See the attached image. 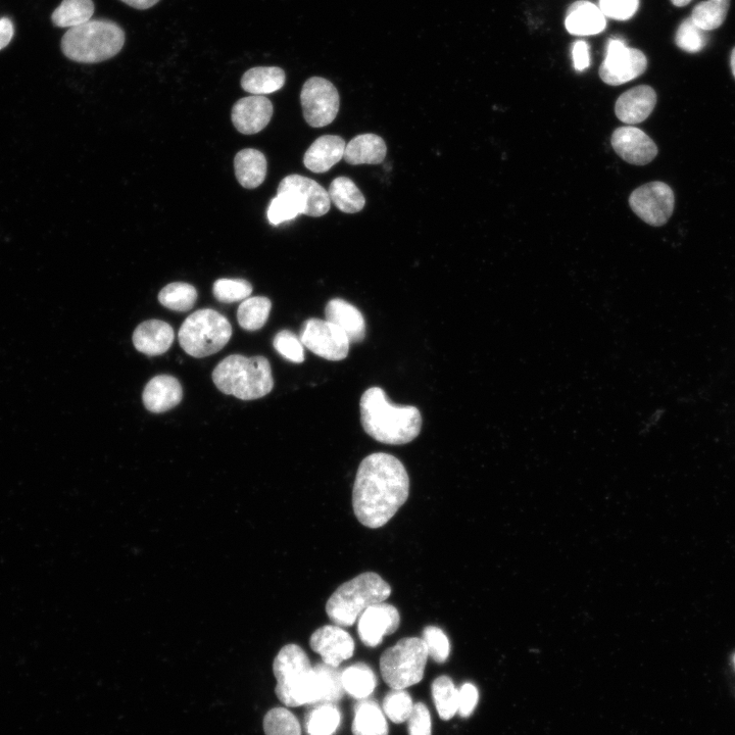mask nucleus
<instances>
[{"label":"nucleus","instance_id":"nucleus-1","mask_svg":"<svg viewBox=\"0 0 735 735\" xmlns=\"http://www.w3.org/2000/svg\"><path fill=\"white\" fill-rule=\"evenodd\" d=\"M409 495V474L398 458L377 453L362 461L353 489V508L364 526L377 529L386 525Z\"/></svg>","mask_w":735,"mask_h":735},{"label":"nucleus","instance_id":"nucleus-2","mask_svg":"<svg viewBox=\"0 0 735 735\" xmlns=\"http://www.w3.org/2000/svg\"><path fill=\"white\" fill-rule=\"evenodd\" d=\"M362 425L379 443L402 446L411 443L420 434L422 416L416 407L396 406L389 403L380 387L364 392L360 402Z\"/></svg>","mask_w":735,"mask_h":735},{"label":"nucleus","instance_id":"nucleus-3","mask_svg":"<svg viewBox=\"0 0 735 735\" xmlns=\"http://www.w3.org/2000/svg\"><path fill=\"white\" fill-rule=\"evenodd\" d=\"M390 595L391 587L380 575L365 572L337 588L326 613L334 625L351 627L368 608L384 603Z\"/></svg>","mask_w":735,"mask_h":735},{"label":"nucleus","instance_id":"nucleus-4","mask_svg":"<svg viewBox=\"0 0 735 735\" xmlns=\"http://www.w3.org/2000/svg\"><path fill=\"white\" fill-rule=\"evenodd\" d=\"M125 44V32L110 20H90L70 28L62 39V51L71 61L96 64L117 56Z\"/></svg>","mask_w":735,"mask_h":735},{"label":"nucleus","instance_id":"nucleus-5","mask_svg":"<svg viewBox=\"0 0 735 735\" xmlns=\"http://www.w3.org/2000/svg\"><path fill=\"white\" fill-rule=\"evenodd\" d=\"M213 381L223 394L242 401L264 398L274 387L271 365L260 356L227 357L215 368Z\"/></svg>","mask_w":735,"mask_h":735},{"label":"nucleus","instance_id":"nucleus-6","mask_svg":"<svg viewBox=\"0 0 735 735\" xmlns=\"http://www.w3.org/2000/svg\"><path fill=\"white\" fill-rule=\"evenodd\" d=\"M273 671L276 696L282 704L296 708L316 703L314 667L300 646L283 647L274 660Z\"/></svg>","mask_w":735,"mask_h":735},{"label":"nucleus","instance_id":"nucleus-7","mask_svg":"<svg viewBox=\"0 0 735 735\" xmlns=\"http://www.w3.org/2000/svg\"><path fill=\"white\" fill-rule=\"evenodd\" d=\"M232 336L228 319L211 309L191 314L179 331L181 348L191 357L206 358L220 352Z\"/></svg>","mask_w":735,"mask_h":735},{"label":"nucleus","instance_id":"nucleus-8","mask_svg":"<svg viewBox=\"0 0 735 735\" xmlns=\"http://www.w3.org/2000/svg\"><path fill=\"white\" fill-rule=\"evenodd\" d=\"M428 657L421 637H406L382 654V678L392 690H405L422 680Z\"/></svg>","mask_w":735,"mask_h":735},{"label":"nucleus","instance_id":"nucleus-9","mask_svg":"<svg viewBox=\"0 0 735 735\" xmlns=\"http://www.w3.org/2000/svg\"><path fill=\"white\" fill-rule=\"evenodd\" d=\"M647 68V57L640 49L627 47L620 39H610L600 77L608 85L619 86L639 78Z\"/></svg>","mask_w":735,"mask_h":735},{"label":"nucleus","instance_id":"nucleus-10","mask_svg":"<svg viewBox=\"0 0 735 735\" xmlns=\"http://www.w3.org/2000/svg\"><path fill=\"white\" fill-rule=\"evenodd\" d=\"M300 339L308 350L325 360H345L350 352L351 341L347 334L327 320L305 321Z\"/></svg>","mask_w":735,"mask_h":735},{"label":"nucleus","instance_id":"nucleus-11","mask_svg":"<svg viewBox=\"0 0 735 735\" xmlns=\"http://www.w3.org/2000/svg\"><path fill=\"white\" fill-rule=\"evenodd\" d=\"M629 205L634 214L644 222L660 227L673 214L675 195L669 185L655 181L635 189L630 195Z\"/></svg>","mask_w":735,"mask_h":735},{"label":"nucleus","instance_id":"nucleus-12","mask_svg":"<svg viewBox=\"0 0 735 735\" xmlns=\"http://www.w3.org/2000/svg\"><path fill=\"white\" fill-rule=\"evenodd\" d=\"M301 103L305 120L313 128L330 125L337 117L340 106L337 89L321 77H313L305 83Z\"/></svg>","mask_w":735,"mask_h":735},{"label":"nucleus","instance_id":"nucleus-13","mask_svg":"<svg viewBox=\"0 0 735 735\" xmlns=\"http://www.w3.org/2000/svg\"><path fill=\"white\" fill-rule=\"evenodd\" d=\"M312 650L322 657L323 663L339 667L354 656L355 642L352 635L337 625H325L311 636Z\"/></svg>","mask_w":735,"mask_h":735},{"label":"nucleus","instance_id":"nucleus-14","mask_svg":"<svg viewBox=\"0 0 735 735\" xmlns=\"http://www.w3.org/2000/svg\"><path fill=\"white\" fill-rule=\"evenodd\" d=\"M277 192L291 193L298 201L303 215L318 218L330 211L329 193L313 179L289 175L281 181Z\"/></svg>","mask_w":735,"mask_h":735},{"label":"nucleus","instance_id":"nucleus-15","mask_svg":"<svg viewBox=\"0 0 735 735\" xmlns=\"http://www.w3.org/2000/svg\"><path fill=\"white\" fill-rule=\"evenodd\" d=\"M611 143L616 154L635 166H646L658 155L653 139L639 128L620 127L612 134Z\"/></svg>","mask_w":735,"mask_h":735},{"label":"nucleus","instance_id":"nucleus-16","mask_svg":"<svg viewBox=\"0 0 735 735\" xmlns=\"http://www.w3.org/2000/svg\"><path fill=\"white\" fill-rule=\"evenodd\" d=\"M401 625L398 609L390 604L381 603L368 608L358 619V633L361 642L370 648L378 647L384 636L394 634Z\"/></svg>","mask_w":735,"mask_h":735},{"label":"nucleus","instance_id":"nucleus-17","mask_svg":"<svg viewBox=\"0 0 735 735\" xmlns=\"http://www.w3.org/2000/svg\"><path fill=\"white\" fill-rule=\"evenodd\" d=\"M273 116V105L267 97L253 95L241 98L232 110V122L237 131L253 135L264 130Z\"/></svg>","mask_w":735,"mask_h":735},{"label":"nucleus","instance_id":"nucleus-18","mask_svg":"<svg viewBox=\"0 0 735 735\" xmlns=\"http://www.w3.org/2000/svg\"><path fill=\"white\" fill-rule=\"evenodd\" d=\"M656 104V91L651 86L641 85L631 88L618 98L615 113L625 124H640L650 117Z\"/></svg>","mask_w":735,"mask_h":735},{"label":"nucleus","instance_id":"nucleus-19","mask_svg":"<svg viewBox=\"0 0 735 735\" xmlns=\"http://www.w3.org/2000/svg\"><path fill=\"white\" fill-rule=\"evenodd\" d=\"M175 338L172 326L161 320L141 323L133 333L135 349L147 356H161L168 352Z\"/></svg>","mask_w":735,"mask_h":735},{"label":"nucleus","instance_id":"nucleus-20","mask_svg":"<svg viewBox=\"0 0 735 735\" xmlns=\"http://www.w3.org/2000/svg\"><path fill=\"white\" fill-rule=\"evenodd\" d=\"M183 398L179 380L170 375L153 378L144 388L143 403L150 412L160 414L177 407Z\"/></svg>","mask_w":735,"mask_h":735},{"label":"nucleus","instance_id":"nucleus-21","mask_svg":"<svg viewBox=\"0 0 735 735\" xmlns=\"http://www.w3.org/2000/svg\"><path fill=\"white\" fill-rule=\"evenodd\" d=\"M346 147L345 140L340 136L319 137L305 154L304 164L311 172H328L345 157Z\"/></svg>","mask_w":735,"mask_h":735},{"label":"nucleus","instance_id":"nucleus-22","mask_svg":"<svg viewBox=\"0 0 735 735\" xmlns=\"http://www.w3.org/2000/svg\"><path fill=\"white\" fill-rule=\"evenodd\" d=\"M565 26L572 35L590 36L603 32L607 21L600 8L587 0H579L569 8Z\"/></svg>","mask_w":735,"mask_h":735},{"label":"nucleus","instance_id":"nucleus-23","mask_svg":"<svg viewBox=\"0 0 735 735\" xmlns=\"http://www.w3.org/2000/svg\"><path fill=\"white\" fill-rule=\"evenodd\" d=\"M325 316L327 321L347 334L351 343L362 342L365 339V319L360 310L347 301L341 299L331 300L326 306Z\"/></svg>","mask_w":735,"mask_h":735},{"label":"nucleus","instance_id":"nucleus-24","mask_svg":"<svg viewBox=\"0 0 735 735\" xmlns=\"http://www.w3.org/2000/svg\"><path fill=\"white\" fill-rule=\"evenodd\" d=\"M384 140L376 134H362L350 141L346 147L345 161L353 166L379 165L386 157Z\"/></svg>","mask_w":735,"mask_h":735},{"label":"nucleus","instance_id":"nucleus-25","mask_svg":"<svg viewBox=\"0 0 735 735\" xmlns=\"http://www.w3.org/2000/svg\"><path fill=\"white\" fill-rule=\"evenodd\" d=\"M234 168L241 186L255 189L264 183L268 164L266 157L260 151L245 149L236 155Z\"/></svg>","mask_w":735,"mask_h":735},{"label":"nucleus","instance_id":"nucleus-26","mask_svg":"<svg viewBox=\"0 0 735 735\" xmlns=\"http://www.w3.org/2000/svg\"><path fill=\"white\" fill-rule=\"evenodd\" d=\"M329 198L331 203L342 213H360L366 205L365 196L355 184L347 177H338L330 184Z\"/></svg>","mask_w":735,"mask_h":735},{"label":"nucleus","instance_id":"nucleus-27","mask_svg":"<svg viewBox=\"0 0 735 735\" xmlns=\"http://www.w3.org/2000/svg\"><path fill=\"white\" fill-rule=\"evenodd\" d=\"M286 81L285 72L278 67H257L245 73L241 86L253 95H266L280 90Z\"/></svg>","mask_w":735,"mask_h":735},{"label":"nucleus","instance_id":"nucleus-28","mask_svg":"<svg viewBox=\"0 0 735 735\" xmlns=\"http://www.w3.org/2000/svg\"><path fill=\"white\" fill-rule=\"evenodd\" d=\"M316 679V703H336L345 696L342 671L325 663L314 666Z\"/></svg>","mask_w":735,"mask_h":735},{"label":"nucleus","instance_id":"nucleus-29","mask_svg":"<svg viewBox=\"0 0 735 735\" xmlns=\"http://www.w3.org/2000/svg\"><path fill=\"white\" fill-rule=\"evenodd\" d=\"M354 735H388V725L379 705L364 700L356 706Z\"/></svg>","mask_w":735,"mask_h":735},{"label":"nucleus","instance_id":"nucleus-30","mask_svg":"<svg viewBox=\"0 0 735 735\" xmlns=\"http://www.w3.org/2000/svg\"><path fill=\"white\" fill-rule=\"evenodd\" d=\"M342 682L346 693L364 700L374 692L377 679L368 665L358 663L342 671Z\"/></svg>","mask_w":735,"mask_h":735},{"label":"nucleus","instance_id":"nucleus-31","mask_svg":"<svg viewBox=\"0 0 735 735\" xmlns=\"http://www.w3.org/2000/svg\"><path fill=\"white\" fill-rule=\"evenodd\" d=\"M94 14L92 0H63L52 15L55 26L73 28L89 22Z\"/></svg>","mask_w":735,"mask_h":735},{"label":"nucleus","instance_id":"nucleus-32","mask_svg":"<svg viewBox=\"0 0 735 735\" xmlns=\"http://www.w3.org/2000/svg\"><path fill=\"white\" fill-rule=\"evenodd\" d=\"M271 309L272 303L268 298H249L243 301L238 308V323L244 330H260L267 323Z\"/></svg>","mask_w":735,"mask_h":735},{"label":"nucleus","instance_id":"nucleus-33","mask_svg":"<svg viewBox=\"0 0 735 735\" xmlns=\"http://www.w3.org/2000/svg\"><path fill=\"white\" fill-rule=\"evenodd\" d=\"M432 697L441 719L450 720L458 712L459 691L450 677L440 676L434 680Z\"/></svg>","mask_w":735,"mask_h":735},{"label":"nucleus","instance_id":"nucleus-34","mask_svg":"<svg viewBox=\"0 0 735 735\" xmlns=\"http://www.w3.org/2000/svg\"><path fill=\"white\" fill-rule=\"evenodd\" d=\"M198 300V291L183 282H175L164 287L159 294L160 303L176 312L190 311Z\"/></svg>","mask_w":735,"mask_h":735},{"label":"nucleus","instance_id":"nucleus-35","mask_svg":"<svg viewBox=\"0 0 735 735\" xmlns=\"http://www.w3.org/2000/svg\"><path fill=\"white\" fill-rule=\"evenodd\" d=\"M729 6L730 0H707L695 7L691 18L704 31H712L724 23Z\"/></svg>","mask_w":735,"mask_h":735},{"label":"nucleus","instance_id":"nucleus-36","mask_svg":"<svg viewBox=\"0 0 735 735\" xmlns=\"http://www.w3.org/2000/svg\"><path fill=\"white\" fill-rule=\"evenodd\" d=\"M340 723V713L330 703L317 704L307 716V730L310 735H332Z\"/></svg>","mask_w":735,"mask_h":735},{"label":"nucleus","instance_id":"nucleus-37","mask_svg":"<svg viewBox=\"0 0 735 735\" xmlns=\"http://www.w3.org/2000/svg\"><path fill=\"white\" fill-rule=\"evenodd\" d=\"M264 731L266 735H302L299 720L285 708H275L267 713Z\"/></svg>","mask_w":735,"mask_h":735},{"label":"nucleus","instance_id":"nucleus-38","mask_svg":"<svg viewBox=\"0 0 735 735\" xmlns=\"http://www.w3.org/2000/svg\"><path fill=\"white\" fill-rule=\"evenodd\" d=\"M213 292L219 302L232 304L249 299L253 286L243 279H219L214 284Z\"/></svg>","mask_w":735,"mask_h":735},{"label":"nucleus","instance_id":"nucleus-39","mask_svg":"<svg viewBox=\"0 0 735 735\" xmlns=\"http://www.w3.org/2000/svg\"><path fill=\"white\" fill-rule=\"evenodd\" d=\"M706 31L698 27L692 18L684 20L675 36L676 45L682 49V51L690 54H697L707 44Z\"/></svg>","mask_w":735,"mask_h":735},{"label":"nucleus","instance_id":"nucleus-40","mask_svg":"<svg viewBox=\"0 0 735 735\" xmlns=\"http://www.w3.org/2000/svg\"><path fill=\"white\" fill-rule=\"evenodd\" d=\"M301 214L298 201L289 192H277L268 209L269 222L274 226L296 219Z\"/></svg>","mask_w":735,"mask_h":735},{"label":"nucleus","instance_id":"nucleus-41","mask_svg":"<svg viewBox=\"0 0 735 735\" xmlns=\"http://www.w3.org/2000/svg\"><path fill=\"white\" fill-rule=\"evenodd\" d=\"M413 708L412 698L405 690H392L383 701L384 714L397 724L408 721Z\"/></svg>","mask_w":735,"mask_h":735},{"label":"nucleus","instance_id":"nucleus-42","mask_svg":"<svg viewBox=\"0 0 735 735\" xmlns=\"http://www.w3.org/2000/svg\"><path fill=\"white\" fill-rule=\"evenodd\" d=\"M421 639L424 641L429 657L436 663H445L451 653V644L443 629L436 626L424 628Z\"/></svg>","mask_w":735,"mask_h":735},{"label":"nucleus","instance_id":"nucleus-43","mask_svg":"<svg viewBox=\"0 0 735 735\" xmlns=\"http://www.w3.org/2000/svg\"><path fill=\"white\" fill-rule=\"evenodd\" d=\"M273 346L279 355L292 363L301 364L305 361L304 345L300 336L289 330L277 333Z\"/></svg>","mask_w":735,"mask_h":735},{"label":"nucleus","instance_id":"nucleus-44","mask_svg":"<svg viewBox=\"0 0 735 735\" xmlns=\"http://www.w3.org/2000/svg\"><path fill=\"white\" fill-rule=\"evenodd\" d=\"M639 6L640 0H600V9L605 17L617 21L631 19Z\"/></svg>","mask_w":735,"mask_h":735},{"label":"nucleus","instance_id":"nucleus-45","mask_svg":"<svg viewBox=\"0 0 735 735\" xmlns=\"http://www.w3.org/2000/svg\"><path fill=\"white\" fill-rule=\"evenodd\" d=\"M408 722L410 735H431V716L423 703L414 705Z\"/></svg>","mask_w":735,"mask_h":735},{"label":"nucleus","instance_id":"nucleus-46","mask_svg":"<svg viewBox=\"0 0 735 735\" xmlns=\"http://www.w3.org/2000/svg\"><path fill=\"white\" fill-rule=\"evenodd\" d=\"M478 703V691L475 685L466 683L459 690V707L458 713L462 717H469L475 710Z\"/></svg>","mask_w":735,"mask_h":735},{"label":"nucleus","instance_id":"nucleus-47","mask_svg":"<svg viewBox=\"0 0 735 735\" xmlns=\"http://www.w3.org/2000/svg\"><path fill=\"white\" fill-rule=\"evenodd\" d=\"M572 58L576 71L586 70L591 65L590 46L585 41H576L572 46Z\"/></svg>","mask_w":735,"mask_h":735},{"label":"nucleus","instance_id":"nucleus-48","mask_svg":"<svg viewBox=\"0 0 735 735\" xmlns=\"http://www.w3.org/2000/svg\"><path fill=\"white\" fill-rule=\"evenodd\" d=\"M15 33L13 22L9 18L0 19V51L12 41Z\"/></svg>","mask_w":735,"mask_h":735},{"label":"nucleus","instance_id":"nucleus-49","mask_svg":"<svg viewBox=\"0 0 735 735\" xmlns=\"http://www.w3.org/2000/svg\"><path fill=\"white\" fill-rule=\"evenodd\" d=\"M121 2L136 10H147L159 4L160 0H121Z\"/></svg>","mask_w":735,"mask_h":735},{"label":"nucleus","instance_id":"nucleus-50","mask_svg":"<svg viewBox=\"0 0 735 735\" xmlns=\"http://www.w3.org/2000/svg\"><path fill=\"white\" fill-rule=\"evenodd\" d=\"M670 2L677 8H683L688 6L692 0H670Z\"/></svg>","mask_w":735,"mask_h":735},{"label":"nucleus","instance_id":"nucleus-51","mask_svg":"<svg viewBox=\"0 0 735 735\" xmlns=\"http://www.w3.org/2000/svg\"><path fill=\"white\" fill-rule=\"evenodd\" d=\"M730 65H731L732 74L735 78V47L733 48V51L731 54Z\"/></svg>","mask_w":735,"mask_h":735}]
</instances>
